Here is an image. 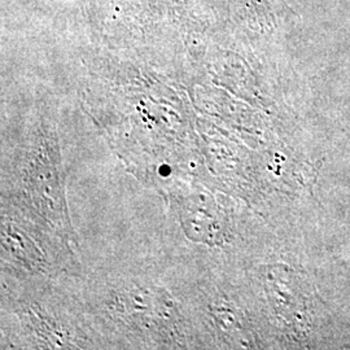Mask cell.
Segmentation results:
<instances>
[{
	"mask_svg": "<svg viewBox=\"0 0 350 350\" xmlns=\"http://www.w3.org/2000/svg\"><path fill=\"white\" fill-rule=\"evenodd\" d=\"M34 150L30 154V161L27 163V188L31 191V198L39 201V208L44 215L50 212L52 226L60 222L65 237L69 231V219L66 221V211L64 201L62 179L59 174L60 161L59 152L52 150V146H33ZM60 227V226H59Z\"/></svg>",
	"mask_w": 350,
	"mask_h": 350,
	"instance_id": "1",
	"label": "cell"
}]
</instances>
